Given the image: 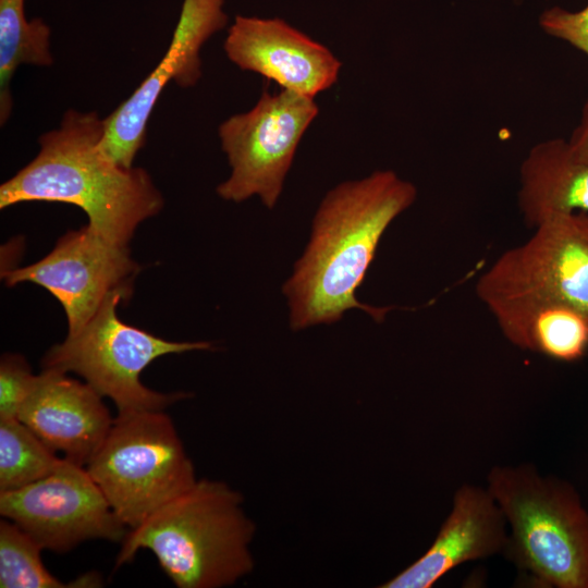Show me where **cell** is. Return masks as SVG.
<instances>
[{
	"instance_id": "obj_22",
	"label": "cell",
	"mask_w": 588,
	"mask_h": 588,
	"mask_svg": "<svg viewBox=\"0 0 588 588\" xmlns=\"http://www.w3.org/2000/svg\"><path fill=\"white\" fill-rule=\"evenodd\" d=\"M567 143L573 156L577 160L588 163V98L583 108L580 122Z\"/></svg>"
},
{
	"instance_id": "obj_20",
	"label": "cell",
	"mask_w": 588,
	"mask_h": 588,
	"mask_svg": "<svg viewBox=\"0 0 588 588\" xmlns=\"http://www.w3.org/2000/svg\"><path fill=\"white\" fill-rule=\"evenodd\" d=\"M38 375L32 372L25 358L5 354L0 362V418H14L33 390Z\"/></svg>"
},
{
	"instance_id": "obj_10",
	"label": "cell",
	"mask_w": 588,
	"mask_h": 588,
	"mask_svg": "<svg viewBox=\"0 0 588 588\" xmlns=\"http://www.w3.org/2000/svg\"><path fill=\"white\" fill-rule=\"evenodd\" d=\"M138 270L127 246L108 242L87 224L61 236L37 262L2 270L1 278L8 286L27 281L49 291L66 314L68 334H73L110 293L132 289Z\"/></svg>"
},
{
	"instance_id": "obj_5",
	"label": "cell",
	"mask_w": 588,
	"mask_h": 588,
	"mask_svg": "<svg viewBox=\"0 0 588 588\" xmlns=\"http://www.w3.org/2000/svg\"><path fill=\"white\" fill-rule=\"evenodd\" d=\"M85 468L127 529L142 524L198 480L163 411L118 414Z\"/></svg>"
},
{
	"instance_id": "obj_2",
	"label": "cell",
	"mask_w": 588,
	"mask_h": 588,
	"mask_svg": "<svg viewBox=\"0 0 588 588\" xmlns=\"http://www.w3.org/2000/svg\"><path fill=\"white\" fill-rule=\"evenodd\" d=\"M105 120L68 110L58 128L39 136L37 156L0 186V208L25 201L79 207L108 242L127 246L137 226L156 216L163 197L143 168H124L102 149Z\"/></svg>"
},
{
	"instance_id": "obj_11",
	"label": "cell",
	"mask_w": 588,
	"mask_h": 588,
	"mask_svg": "<svg viewBox=\"0 0 588 588\" xmlns=\"http://www.w3.org/2000/svg\"><path fill=\"white\" fill-rule=\"evenodd\" d=\"M224 0H184L169 49L158 66L133 94L105 118L101 142L105 152L119 166L132 168L145 145L147 123L164 87L174 82L192 87L201 76L200 49L228 23Z\"/></svg>"
},
{
	"instance_id": "obj_13",
	"label": "cell",
	"mask_w": 588,
	"mask_h": 588,
	"mask_svg": "<svg viewBox=\"0 0 588 588\" xmlns=\"http://www.w3.org/2000/svg\"><path fill=\"white\" fill-rule=\"evenodd\" d=\"M49 449L86 466L114 419L102 396L65 372L44 369L17 416Z\"/></svg>"
},
{
	"instance_id": "obj_18",
	"label": "cell",
	"mask_w": 588,
	"mask_h": 588,
	"mask_svg": "<svg viewBox=\"0 0 588 588\" xmlns=\"http://www.w3.org/2000/svg\"><path fill=\"white\" fill-rule=\"evenodd\" d=\"M41 547L15 523L0 522V587L1 588H63L99 587L98 574H85L65 584L44 565Z\"/></svg>"
},
{
	"instance_id": "obj_12",
	"label": "cell",
	"mask_w": 588,
	"mask_h": 588,
	"mask_svg": "<svg viewBox=\"0 0 588 588\" xmlns=\"http://www.w3.org/2000/svg\"><path fill=\"white\" fill-rule=\"evenodd\" d=\"M223 49L241 70L310 98L333 86L342 66L326 46L277 17L236 15Z\"/></svg>"
},
{
	"instance_id": "obj_6",
	"label": "cell",
	"mask_w": 588,
	"mask_h": 588,
	"mask_svg": "<svg viewBox=\"0 0 588 588\" xmlns=\"http://www.w3.org/2000/svg\"><path fill=\"white\" fill-rule=\"evenodd\" d=\"M132 289L108 295L97 313L77 332L48 350L44 369L74 372L102 397L111 399L119 414L164 411L186 393H161L145 387L139 376L158 357L212 350L209 342H173L124 323L117 315Z\"/></svg>"
},
{
	"instance_id": "obj_7",
	"label": "cell",
	"mask_w": 588,
	"mask_h": 588,
	"mask_svg": "<svg viewBox=\"0 0 588 588\" xmlns=\"http://www.w3.org/2000/svg\"><path fill=\"white\" fill-rule=\"evenodd\" d=\"M318 111L314 98L287 89L272 95L265 89L249 111L222 122L219 137L231 174L217 187L218 195L234 203L259 196L272 209Z\"/></svg>"
},
{
	"instance_id": "obj_15",
	"label": "cell",
	"mask_w": 588,
	"mask_h": 588,
	"mask_svg": "<svg viewBox=\"0 0 588 588\" xmlns=\"http://www.w3.org/2000/svg\"><path fill=\"white\" fill-rule=\"evenodd\" d=\"M517 203L532 230L558 216L588 213V163L577 160L562 138L534 145L519 168Z\"/></svg>"
},
{
	"instance_id": "obj_14",
	"label": "cell",
	"mask_w": 588,
	"mask_h": 588,
	"mask_svg": "<svg viewBox=\"0 0 588 588\" xmlns=\"http://www.w3.org/2000/svg\"><path fill=\"white\" fill-rule=\"evenodd\" d=\"M507 524L487 488L464 483L430 547L381 588H430L455 567L502 553Z\"/></svg>"
},
{
	"instance_id": "obj_3",
	"label": "cell",
	"mask_w": 588,
	"mask_h": 588,
	"mask_svg": "<svg viewBox=\"0 0 588 588\" xmlns=\"http://www.w3.org/2000/svg\"><path fill=\"white\" fill-rule=\"evenodd\" d=\"M255 532L238 491L220 480L198 479L127 530L115 568L146 549L179 588L232 586L254 569Z\"/></svg>"
},
{
	"instance_id": "obj_16",
	"label": "cell",
	"mask_w": 588,
	"mask_h": 588,
	"mask_svg": "<svg viewBox=\"0 0 588 588\" xmlns=\"http://www.w3.org/2000/svg\"><path fill=\"white\" fill-rule=\"evenodd\" d=\"M503 335L520 350L559 362H576L588 352V315L572 306L513 298L486 306Z\"/></svg>"
},
{
	"instance_id": "obj_4",
	"label": "cell",
	"mask_w": 588,
	"mask_h": 588,
	"mask_svg": "<svg viewBox=\"0 0 588 588\" xmlns=\"http://www.w3.org/2000/svg\"><path fill=\"white\" fill-rule=\"evenodd\" d=\"M487 489L507 524V560L537 587L588 588V511L572 483L525 463L493 466Z\"/></svg>"
},
{
	"instance_id": "obj_17",
	"label": "cell",
	"mask_w": 588,
	"mask_h": 588,
	"mask_svg": "<svg viewBox=\"0 0 588 588\" xmlns=\"http://www.w3.org/2000/svg\"><path fill=\"white\" fill-rule=\"evenodd\" d=\"M51 30L41 19L28 21L24 0H0V124L13 109L11 79L22 64L50 66Z\"/></svg>"
},
{
	"instance_id": "obj_9",
	"label": "cell",
	"mask_w": 588,
	"mask_h": 588,
	"mask_svg": "<svg viewBox=\"0 0 588 588\" xmlns=\"http://www.w3.org/2000/svg\"><path fill=\"white\" fill-rule=\"evenodd\" d=\"M0 514L42 550L54 552H66L86 540L122 542L128 530L86 468L66 458L48 476L0 492Z\"/></svg>"
},
{
	"instance_id": "obj_21",
	"label": "cell",
	"mask_w": 588,
	"mask_h": 588,
	"mask_svg": "<svg viewBox=\"0 0 588 588\" xmlns=\"http://www.w3.org/2000/svg\"><path fill=\"white\" fill-rule=\"evenodd\" d=\"M540 26L588 56V5L577 12L552 8L540 16Z\"/></svg>"
},
{
	"instance_id": "obj_19",
	"label": "cell",
	"mask_w": 588,
	"mask_h": 588,
	"mask_svg": "<svg viewBox=\"0 0 588 588\" xmlns=\"http://www.w3.org/2000/svg\"><path fill=\"white\" fill-rule=\"evenodd\" d=\"M64 462L19 418H0V492L33 483Z\"/></svg>"
},
{
	"instance_id": "obj_8",
	"label": "cell",
	"mask_w": 588,
	"mask_h": 588,
	"mask_svg": "<svg viewBox=\"0 0 588 588\" xmlns=\"http://www.w3.org/2000/svg\"><path fill=\"white\" fill-rule=\"evenodd\" d=\"M476 294L487 306L513 298L561 303L588 315V213L554 217L502 253L480 275Z\"/></svg>"
},
{
	"instance_id": "obj_1",
	"label": "cell",
	"mask_w": 588,
	"mask_h": 588,
	"mask_svg": "<svg viewBox=\"0 0 588 588\" xmlns=\"http://www.w3.org/2000/svg\"><path fill=\"white\" fill-rule=\"evenodd\" d=\"M417 197V188L391 170L330 189L313 219L310 238L283 284L293 331L330 324L358 308L381 322L390 307L362 304L356 291L385 230Z\"/></svg>"
}]
</instances>
